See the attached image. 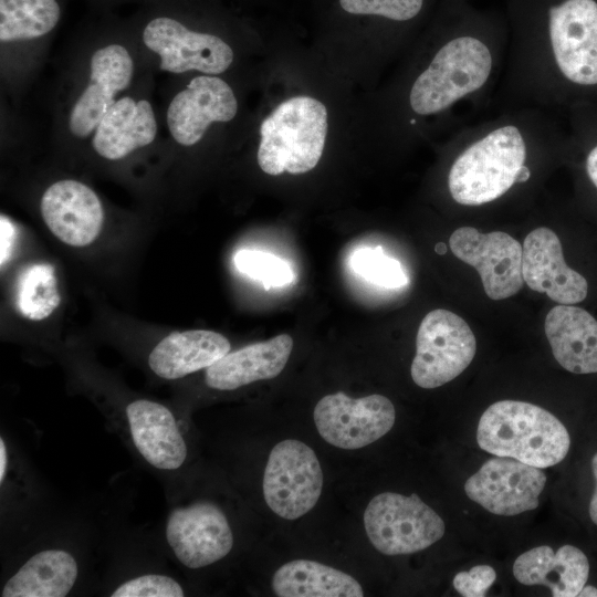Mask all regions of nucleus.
I'll return each instance as SVG.
<instances>
[{"instance_id":"f257e3e1","label":"nucleus","mask_w":597,"mask_h":597,"mask_svg":"<svg viewBox=\"0 0 597 597\" xmlns=\"http://www.w3.org/2000/svg\"><path fill=\"white\" fill-rule=\"evenodd\" d=\"M509 44L491 107L554 109L597 88L596 0H506Z\"/></svg>"},{"instance_id":"f03ea898","label":"nucleus","mask_w":597,"mask_h":597,"mask_svg":"<svg viewBox=\"0 0 597 597\" xmlns=\"http://www.w3.org/2000/svg\"><path fill=\"white\" fill-rule=\"evenodd\" d=\"M552 111L506 108L455 129L443 147L451 201L479 208L531 185L565 147L566 137Z\"/></svg>"},{"instance_id":"7ed1b4c3","label":"nucleus","mask_w":597,"mask_h":597,"mask_svg":"<svg viewBox=\"0 0 597 597\" xmlns=\"http://www.w3.org/2000/svg\"><path fill=\"white\" fill-rule=\"evenodd\" d=\"M135 22L143 45L158 57L159 69L171 74L197 72L219 75L234 61L230 43L201 25L202 0H156Z\"/></svg>"},{"instance_id":"20e7f679","label":"nucleus","mask_w":597,"mask_h":597,"mask_svg":"<svg viewBox=\"0 0 597 597\" xmlns=\"http://www.w3.org/2000/svg\"><path fill=\"white\" fill-rule=\"evenodd\" d=\"M476 441L482 450L496 457L540 469L559 463L570 446L567 429L554 415L517 400L491 405L479 420Z\"/></svg>"},{"instance_id":"39448f33","label":"nucleus","mask_w":597,"mask_h":597,"mask_svg":"<svg viewBox=\"0 0 597 597\" xmlns=\"http://www.w3.org/2000/svg\"><path fill=\"white\" fill-rule=\"evenodd\" d=\"M328 132L326 106L310 95L281 102L261 123L258 165L271 176L305 174L322 158Z\"/></svg>"},{"instance_id":"423d86ee","label":"nucleus","mask_w":597,"mask_h":597,"mask_svg":"<svg viewBox=\"0 0 597 597\" xmlns=\"http://www.w3.org/2000/svg\"><path fill=\"white\" fill-rule=\"evenodd\" d=\"M366 534L385 555L422 551L444 534V522L417 494L385 492L374 496L364 513Z\"/></svg>"},{"instance_id":"0eeeda50","label":"nucleus","mask_w":597,"mask_h":597,"mask_svg":"<svg viewBox=\"0 0 597 597\" xmlns=\"http://www.w3.org/2000/svg\"><path fill=\"white\" fill-rule=\"evenodd\" d=\"M475 352V336L468 323L448 310H433L417 332L411 378L421 388L440 387L458 377Z\"/></svg>"},{"instance_id":"6e6552de","label":"nucleus","mask_w":597,"mask_h":597,"mask_svg":"<svg viewBox=\"0 0 597 597\" xmlns=\"http://www.w3.org/2000/svg\"><path fill=\"white\" fill-rule=\"evenodd\" d=\"M323 472L315 452L304 442L289 439L271 450L263 474L268 506L285 520H296L317 503Z\"/></svg>"},{"instance_id":"1a4fd4ad","label":"nucleus","mask_w":597,"mask_h":597,"mask_svg":"<svg viewBox=\"0 0 597 597\" xmlns=\"http://www.w3.org/2000/svg\"><path fill=\"white\" fill-rule=\"evenodd\" d=\"M135 60L124 43L108 41L91 55L88 77L70 106L66 125L75 139L92 137L114 103L129 88Z\"/></svg>"},{"instance_id":"9d476101","label":"nucleus","mask_w":597,"mask_h":597,"mask_svg":"<svg viewBox=\"0 0 597 597\" xmlns=\"http://www.w3.org/2000/svg\"><path fill=\"white\" fill-rule=\"evenodd\" d=\"M396 410L383 395L350 398L342 391L324 396L314 408L321 437L334 447L355 450L385 436L394 426Z\"/></svg>"},{"instance_id":"9b49d317","label":"nucleus","mask_w":597,"mask_h":597,"mask_svg":"<svg viewBox=\"0 0 597 597\" xmlns=\"http://www.w3.org/2000/svg\"><path fill=\"white\" fill-rule=\"evenodd\" d=\"M449 245L459 260L479 272L490 298H507L522 289V245L509 233L460 227L450 235Z\"/></svg>"},{"instance_id":"f8f14e48","label":"nucleus","mask_w":597,"mask_h":597,"mask_svg":"<svg viewBox=\"0 0 597 597\" xmlns=\"http://www.w3.org/2000/svg\"><path fill=\"white\" fill-rule=\"evenodd\" d=\"M237 113L238 100L230 84L218 75L199 74L170 100L166 126L176 144L191 147L211 125L228 123Z\"/></svg>"},{"instance_id":"ddd939ff","label":"nucleus","mask_w":597,"mask_h":597,"mask_svg":"<svg viewBox=\"0 0 597 597\" xmlns=\"http://www.w3.org/2000/svg\"><path fill=\"white\" fill-rule=\"evenodd\" d=\"M545 484L546 475L540 468L499 457L471 475L464 491L489 512L511 516L536 509Z\"/></svg>"},{"instance_id":"4468645a","label":"nucleus","mask_w":597,"mask_h":597,"mask_svg":"<svg viewBox=\"0 0 597 597\" xmlns=\"http://www.w3.org/2000/svg\"><path fill=\"white\" fill-rule=\"evenodd\" d=\"M166 537L178 561L189 568L216 563L233 545L224 513L209 502L175 509L167 521Z\"/></svg>"},{"instance_id":"2eb2a0df","label":"nucleus","mask_w":597,"mask_h":597,"mask_svg":"<svg viewBox=\"0 0 597 597\" xmlns=\"http://www.w3.org/2000/svg\"><path fill=\"white\" fill-rule=\"evenodd\" d=\"M522 276L527 286L558 304L574 305L588 293L586 279L570 269L557 234L547 227L532 230L522 245Z\"/></svg>"},{"instance_id":"dca6fc26","label":"nucleus","mask_w":597,"mask_h":597,"mask_svg":"<svg viewBox=\"0 0 597 597\" xmlns=\"http://www.w3.org/2000/svg\"><path fill=\"white\" fill-rule=\"evenodd\" d=\"M40 209L50 231L73 247L92 243L104 222L103 206L95 191L73 179L52 184L42 195Z\"/></svg>"},{"instance_id":"f3484780","label":"nucleus","mask_w":597,"mask_h":597,"mask_svg":"<svg viewBox=\"0 0 597 597\" xmlns=\"http://www.w3.org/2000/svg\"><path fill=\"white\" fill-rule=\"evenodd\" d=\"M157 133V118L150 101L124 94L104 115L91 144L102 158L119 160L150 145Z\"/></svg>"},{"instance_id":"a211bd4d","label":"nucleus","mask_w":597,"mask_h":597,"mask_svg":"<svg viewBox=\"0 0 597 597\" xmlns=\"http://www.w3.org/2000/svg\"><path fill=\"white\" fill-rule=\"evenodd\" d=\"M135 447L157 469L175 470L186 460L187 447L170 410L139 399L126 408Z\"/></svg>"},{"instance_id":"6ab92c4d","label":"nucleus","mask_w":597,"mask_h":597,"mask_svg":"<svg viewBox=\"0 0 597 597\" xmlns=\"http://www.w3.org/2000/svg\"><path fill=\"white\" fill-rule=\"evenodd\" d=\"M293 348L289 334L254 343L228 353L206 368V384L218 390H233L281 374Z\"/></svg>"},{"instance_id":"aec40b11","label":"nucleus","mask_w":597,"mask_h":597,"mask_svg":"<svg viewBox=\"0 0 597 597\" xmlns=\"http://www.w3.org/2000/svg\"><path fill=\"white\" fill-rule=\"evenodd\" d=\"M544 329L557 363L574 374L597 373V321L582 307L559 304L545 317Z\"/></svg>"},{"instance_id":"412c9836","label":"nucleus","mask_w":597,"mask_h":597,"mask_svg":"<svg viewBox=\"0 0 597 597\" xmlns=\"http://www.w3.org/2000/svg\"><path fill=\"white\" fill-rule=\"evenodd\" d=\"M513 575L524 585L547 586L554 597H575L588 579L589 563L573 545H564L556 553L544 545L521 554L513 564Z\"/></svg>"},{"instance_id":"4be33fe9","label":"nucleus","mask_w":597,"mask_h":597,"mask_svg":"<svg viewBox=\"0 0 597 597\" xmlns=\"http://www.w3.org/2000/svg\"><path fill=\"white\" fill-rule=\"evenodd\" d=\"M229 352V341L217 332H175L156 345L149 354L148 364L157 376L177 379L208 368Z\"/></svg>"},{"instance_id":"5701e85b","label":"nucleus","mask_w":597,"mask_h":597,"mask_svg":"<svg viewBox=\"0 0 597 597\" xmlns=\"http://www.w3.org/2000/svg\"><path fill=\"white\" fill-rule=\"evenodd\" d=\"M440 0H332L339 18L380 28L396 41L432 18Z\"/></svg>"},{"instance_id":"b1692460","label":"nucleus","mask_w":597,"mask_h":597,"mask_svg":"<svg viewBox=\"0 0 597 597\" xmlns=\"http://www.w3.org/2000/svg\"><path fill=\"white\" fill-rule=\"evenodd\" d=\"M77 577L74 557L62 549H45L30 557L7 582L2 597H63Z\"/></svg>"},{"instance_id":"393cba45","label":"nucleus","mask_w":597,"mask_h":597,"mask_svg":"<svg viewBox=\"0 0 597 597\" xmlns=\"http://www.w3.org/2000/svg\"><path fill=\"white\" fill-rule=\"evenodd\" d=\"M272 588L280 597H362L360 584L350 575L310 559H294L277 568Z\"/></svg>"},{"instance_id":"a878e982","label":"nucleus","mask_w":597,"mask_h":597,"mask_svg":"<svg viewBox=\"0 0 597 597\" xmlns=\"http://www.w3.org/2000/svg\"><path fill=\"white\" fill-rule=\"evenodd\" d=\"M62 13V0H0L1 45L48 36L59 25Z\"/></svg>"},{"instance_id":"bb28decb","label":"nucleus","mask_w":597,"mask_h":597,"mask_svg":"<svg viewBox=\"0 0 597 597\" xmlns=\"http://www.w3.org/2000/svg\"><path fill=\"white\" fill-rule=\"evenodd\" d=\"M60 302L57 281L51 264H33L20 274L15 303L22 316L41 321L51 315Z\"/></svg>"},{"instance_id":"cd10ccee","label":"nucleus","mask_w":597,"mask_h":597,"mask_svg":"<svg viewBox=\"0 0 597 597\" xmlns=\"http://www.w3.org/2000/svg\"><path fill=\"white\" fill-rule=\"evenodd\" d=\"M349 262L356 274L373 284L397 289L408 282L401 264L387 256L380 248H362L353 253Z\"/></svg>"},{"instance_id":"c85d7f7f","label":"nucleus","mask_w":597,"mask_h":597,"mask_svg":"<svg viewBox=\"0 0 597 597\" xmlns=\"http://www.w3.org/2000/svg\"><path fill=\"white\" fill-rule=\"evenodd\" d=\"M233 261L241 273L261 282L266 290L286 285L294 277L290 264L271 253L244 249L235 253Z\"/></svg>"},{"instance_id":"c756f323","label":"nucleus","mask_w":597,"mask_h":597,"mask_svg":"<svg viewBox=\"0 0 597 597\" xmlns=\"http://www.w3.org/2000/svg\"><path fill=\"white\" fill-rule=\"evenodd\" d=\"M181 586L165 575H143L133 578L114 590L112 597H181Z\"/></svg>"},{"instance_id":"7c9ffc66","label":"nucleus","mask_w":597,"mask_h":597,"mask_svg":"<svg viewBox=\"0 0 597 597\" xmlns=\"http://www.w3.org/2000/svg\"><path fill=\"white\" fill-rule=\"evenodd\" d=\"M495 578V570L491 566L478 565L468 572L458 573L453 578V587L461 596L482 597Z\"/></svg>"},{"instance_id":"2f4dec72","label":"nucleus","mask_w":597,"mask_h":597,"mask_svg":"<svg viewBox=\"0 0 597 597\" xmlns=\"http://www.w3.org/2000/svg\"><path fill=\"white\" fill-rule=\"evenodd\" d=\"M17 238L14 224L4 216L0 219V264L1 268L11 258Z\"/></svg>"},{"instance_id":"473e14b6","label":"nucleus","mask_w":597,"mask_h":597,"mask_svg":"<svg viewBox=\"0 0 597 597\" xmlns=\"http://www.w3.org/2000/svg\"><path fill=\"white\" fill-rule=\"evenodd\" d=\"M585 171L593 186L597 189V143L591 144L586 154Z\"/></svg>"},{"instance_id":"72a5a7b5","label":"nucleus","mask_w":597,"mask_h":597,"mask_svg":"<svg viewBox=\"0 0 597 597\" xmlns=\"http://www.w3.org/2000/svg\"><path fill=\"white\" fill-rule=\"evenodd\" d=\"M591 470L595 478V491L591 495V500L589 503V516L591 521L597 525V453L591 459Z\"/></svg>"},{"instance_id":"f704fd0d","label":"nucleus","mask_w":597,"mask_h":597,"mask_svg":"<svg viewBox=\"0 0 597 597\" xmlns=\"http://www.w3.org/2000/svg\"><path fill=\"white\" fill-rule=\"evenodd\" d=\"M7 470V450L3 439H0V481L2 482Z\"/></svg>"},{"instance_id":"c9c22d12","label":"nucleus","mask_w":597,"mask_h":597,"mask_svg":"<svg viewBox=\"0 0 597 597\" xmlns=\"http://www.w3.org/2000/svg\"><path fill=\"white\" fill-rule=\"evenodd\" d=\"M578 596L597 597V588L591 585L584 586Z\"/></svg>"},{"instance_id":"e433bc0d","label":"nucleus","mask_w":597,"mask_h":597,"mask_svg":"<svg viewBox=\"0 0 597 597\" xmlns=\"http://www.w3.org/2000/svg\"><path fill=\"white\" fill-rule=\"evenodd\" d=\"M447 245L442 242L440 243H437L436 247H434V251L438 253V254H446L447 252Z\"/></svg>"},{"instance_id":"4c0bfd02","label":"nucleus","mask_w":597,"mask_h":597,"mask_svg":"<svg viewBox=\"0 0 597 597\" xmlns=\"http://www.w3.org/2000/svg\"><path fill=\"white\" fill-rule=\"evenodd\" d=\"M94 1L104 4V3H115V2L121 1V0H94ZM146 1H147V3H149V2H153V1H156V0H146Z\"/></svg>"},{"instance_id":"58836bf2","label":"nucleus","mask_w":597,"mask_h":597,"mask_svg":"<svg viewBox=\"0 0 597 597\" xmlns=\"http://www.w3.org/2000/svg\"><path fill=\"white\" fill-rule=\"evenodd\" d=\"M465 1H471V0H465Z\"/></svg>"}]
</instances>
